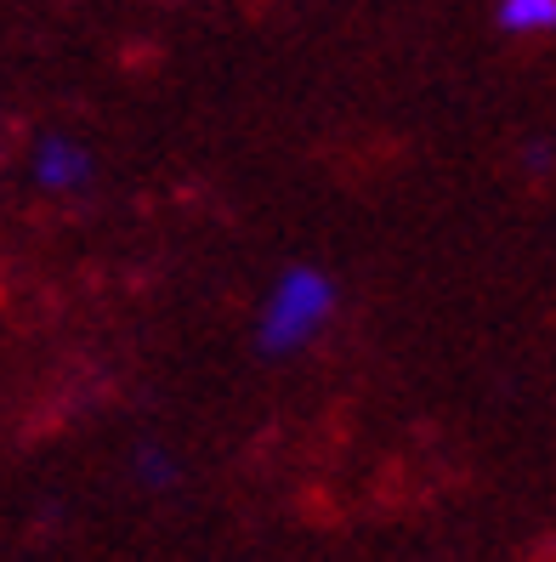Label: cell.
Listing matches in <instances>:
<instances>
[{
    "mask_svg": "<svg viewBox=\"0 0 556 562\" xmlns=\"http://www.w3.org/2000/svg\"><path fill=\"white\" fill-rule=\"evenodd\" d=\"M137 477H143L148 488H171V483H177V460H171L166 449H137Z\"/></svg>",
    "mask_w": 556,
    "mask_h": 562,
    "instance_id": "obj_4",
    "label": "cell"
},
{
    "mask_svg": "<svg viewBox=\"0 0 556 562\" xmlns=\"http://www.w3.org/2000/svg\"><path fill=\"white\" fill-rule=\"evenodd\" d=\"M495 23L506 29L511 41H540L556 35V0H500Z\"/></svg>",
    "mask_w": 556,
    "mask_h": 562,
    "instance_id": "obj_3",
    "label": "cell"
},
{
    "mask_svg": "<svg viewBox=\"0 0 556 562\" xmlns=\"http://www.w3.org/2000/svg\"><path fill=\"white\" fill-rule=\"evenodd\" d=\"M29 177H35V188H46V193H80L97 177V159H91V148L80 137L52 131V137H41L35 154H29Z\"/></svg>",
    "mask_w": 556,
    "mask_h": 562,
    "instance_id": "obj_2",
    "label": "cell"
},
{
    "mask_svg": "<svg viewBox=\"0 0 556 562\" xmlns=\"http://www.w3.org/2000/svg\"><path fill=\"white\" fill-rule=\"evenodd\" d=\"M336 318V279L324 268H284L268 295H261V313H256V347L268 358H296L302 347H313Z\"/></svg>",
    "mask_w": 556,
    "mask_h": 562,
    "instance_id": "obj_1",
    "label": "cell"
}]
</instances>
